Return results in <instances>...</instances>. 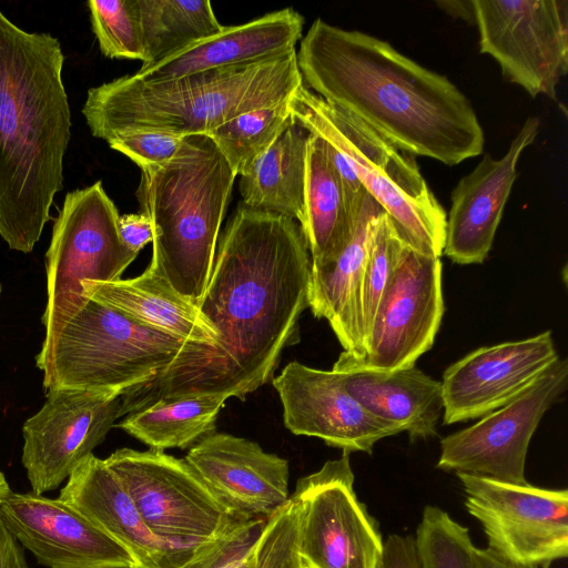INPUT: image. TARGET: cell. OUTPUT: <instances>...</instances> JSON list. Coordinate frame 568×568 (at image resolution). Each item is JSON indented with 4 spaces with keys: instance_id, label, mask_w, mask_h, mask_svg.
I'll return each instance as SVG.
<instances>
[{
    "instance_id": "7bdbcfd3",
    "label": "cell",
    "mask_w": 568,
    "mask_h": 568,
    "mask_svg": "<svg viewBox=\"0 0 568 568\" xmlns=\"http://www.w3.org/2000/svg\"><path fill=\"white\" fill-rule=\"evenodd\" d=\"M1 291H2V288H1V283H0V296H1Z\"/></svg>"
},
{
    "instance_id": "7c38bea8",
    "label": "cell",
    "mask_w": 568,
    "mask_h": 568,
    "mask_svg": "<svg viewBox=\"0 0 568 568\" xmlns=\"http://www.w3.org/2000/svg\"><path fill=\"white\" fill-rule=\"evenodd\" d=\"M480 52L529 95L556 99L568 70L567 0H473Z\"/></svg>"
},
{
    "instance_id": "4fadbf2b",
    "label": "cell",
    "mask_w": 568,
    "mask_h": 568,
    "mask_svg": "<svg viewBox=\"0 0 568 568\" xmlns=\"http://www.w3.org/2000/svg\"><path fill=\"white\" fill-rule=\"evenodd\" d=\"M568 362L560 357L508 404L440 442L437 468L510 484H525L530 439L545 413L567 387Z\"/></svg>"
},
{
    "instance_id": "ab89813d",
    "label": "cell",
    "mask_w": 568,
    "mask_h": 568,
    "mask_svg": "<svg viewBox=\"0 0 568 568\" xmlns=\"http://www.w3.org/2000/svg\"><path fill=\"white\" fill-rule=\"evenodd\" d=\"M474 559L476 568H539L535 566H524L509 562L497 555L493 554L487 548H475Z\"/></svg>"
},
{
    "instance_id": "d4e9b609",
    "label": "cell",
    "mask_w": 568,
    "mask_h": 568,
    "mask_svg": "<svg viewBox=\"0 0 568 568\" xmlns=\"http://www.w3.org/2000/svg\"><path fill=\"white\" fill-rule=\"evenodd\" d=\"M83 295L185 343L213 346L215 334L195 305L150 265L135 277L84 282Z\"/></svg>"
},
{
    "instance_id": "d6a6232c",
    "label": "cell",
    "mask_w": 568,
    "mask_h": 568,
    "mask_svg": "<svg viewBox=\"0 0 568 568\" xmlns=\"http://www.w3.org/2000/svg\"><path fill=\"white\" fill-rule=\"evenodd\" d=\"M404 246L405 243L396 234L384 212L377 220L359 283L358 304L363 347L371 332L381 297Z\"/></svg>"
},
{
    "instance_id": "3957f363",
    "label": "cell",
    "mask_w": 568,
    "mask_h": 568,
    "mask_svg": "<svg viewBox=\"0 0 568 568\" xmlns=\"http://www.w3.org/2000/svg\"><path fill=\"white\" fill-rule=\"evenodd\" d=\"M64 54L50 33L27 32L0 10V236L30 253L63 187L71 111Z\"/></svg>"
},
{
    "instance_id": "44dd1931",
    "label": "cell",
    "mask_w": 568,
    "mask_h": 568,
    "mask_svg": "<svg viewBox=\"0 0 568 568\" xmlns=\"http://www.w3.org/2000/svg\"><path fill=\"white\" fill-rule=\"evenodd\" d=\"M58 497L122 546L139 568H182L199 548L180 551L151 534L118 477L93 454L74 468Z\"/></svg>"
},
{
    "instance_id": "9a60e30c",
    "label": "cell",
    "mask_w": 568,
    "mask_h": 568,
    "mask_svg": "<svg viewBox=\"0 0 568 568\" xmlns=\"http://www.w3.org/2000/svg\"><path fill=\"white\" fill-rule=\"evenodd\" d=\"M440 257L407 244L378 303L359 365L395 371L415 366L435 342L444 315Z\"/></svg>"
},
{
    "instance_id": "f1b7e54d",
    "label": "cell",
    "mask_w": 568,
    "mask_h": 568,
    "mask_svg": "<svg viewBox=\"0 0 568 568\" xmlns=\"http://www.w3.org/2000/svg\"><path fill=\"white\" fill-rule=\"evenodd\" d=\"M144 48L141 68L150 67L222 30L207 0H138Z\"/></svg>"
},
{
    "instance_id": "e0dca14e",
    "label": "cell",
    "mask_w": 568,
    "mask_h": 568,
    "mask_svg": "<svg viewBox=\"0 0 568 568\" xmlns=\"http://www.w3.org/2000/svg\"><path fill=\"white\" fill-rule=\"evenodd\" d=\"M0 515L47 568H139L122 546L59 497L11 491L0 503Z\"/></svg>"
},
{
    "instance_id": "f35d334b",
    "label": "cell",
    "mask_w": 568,
    "mask_h": 568,
    "mask_svg": "<svg viewBox=\"0 0 568 568\" xmlns=\"http://www.w3.org/2000/svg\"><path fill=\"white\" fill-rule=\"evenodd\" d=\"M0 568H32L24 548L7 527L0 515Z\"/></svg>"
},
{
    "instance_id": "1f68e13d",
    "label": "cell",
    "mask_w": 568,
    "mask_h": 568,
    "mask_svg": "<svg viewBox=\"0 0 568 568\" xmlns=\"http://www.w3.org/2000/svg\"><path fill=\"white\" fill-rule=\"evenodd\" d=\"M92 31L110 59L144 60L138 0H90Z\"/></svg>"
},
{
    "instance_id": "74e56055",
    "label": "cell",
    "mask_w": 568,
    "mask_h": 568,
    "mask_svg": "<svg viewBox=\"0 0 568 568\" xmlns=\"http://www.w3.org/2000/svg\"><path fill=\"white\" fill-rule=\"evenodd\" d=\"M381 568H419L414 537L393 534L384 541Z\"/></svg>"
},
{
    "instance_id": "9c48e42d",
    "label": "cell",
    "mask_w": 568,
    "mask_h": 568,
    "mask_svg": "<svg viewBox=\"0 0 568 568\" xmlns=\"http://www.w3.org/2000/svg\"><path fill=\"white\" fill-rule=\"evenodd\" d=\"M104 462L146 528L173 549L191 551L213 541L235 519L185 459L152 448H121Z\"/></svg>"
},
{
    "instance_id": "60d3db41",
    "label": "cell",
    "mask_w": 568,
    "mask_h": 568,
    "mask_svg": "<svg viewBox=\"0 0 568 568\" xmlns=\"http://www.w3.org/2000/svg\"><path fill=\"white\" fill-rule=\"evenodd\" d=\"M436 3L453 18H460L475 24L473 0L470 1H436Z\"/></svg>"
},
{
    "instance_id": "b9f144b4",
    "label": "cell",
    "mask_w": 568,
    "mask_h": 568,
    "mask_svg": "<svg viewBox=\"0 0 568 568\" xmlns=\"http://www.w3.org/2000/svg\"><path fill=\"white\" fill-rule=\"evenodd\" d=\"M9 483L0 469V503L11 493Z\"/></svg>"
},
{
    "instance_id": "cb8c5ba5",
    "label": "cell",
    "mask_w": 568,
    "mask_h": 568,
    "mask_svg": "<svg viewBox=\"0 0 568 568\" xmlns=\"http://www.w3.org/2000/svg\"><path fill=\"white\" fill-rule=\"evenodd\" d=\"M349 395L377 419L407 433L410 440L437 434L443 415L442 383L417 367L395 371L367 368L342 352L333 365Z\"/></svg>"
},
{
    "instance_id": "7402d4cb",
    "label": "cell",
    "mask_w": 568,
    "mask_h": 568,
    "mask_svg": "<svg viewBox=\"0 0 568 568\" xmlns=\"http://www.w3.org/2000/svg\"><path fill=\"white\" fill-rule=\"evenodd\" d=\"M382 206L367 191L352 207L349 225L336 253L325 263L311 265L308 307L325 318L344 351L364 355L358 291Z\"/></svg>"
},
{
    "instance_id": "5bb4252c",
    "label": "cell",
    "mask_w": 568,
    "mask_h": 568,
    "mask_svg": "<svg viewBox=\"0 0 568 568\" xmlns=\"http://www.w3.org/2000/svg\"><path fill=\"white\" fill-rule=\"evenodd\" d=\"M119 390L52 389L22 426L21 462L31 490H55L121 416Z\"/></svg>"
},
{
    "instance_id": "83f0119b",
    "label": "cell",
    "mask_w": 568,
    "mask_h": 568,
    "mask_svg": "<svg viewBox=\"0 0 568 568\" xmlns=\"http://www.w3.org/2000/svg\"><path fill=\"white\" fill-rule=\"evenodd\" d=\"M225 396L187 395L160 398L114 425L152 449H185L215 432Z\"/></svg>"
},
{
    "instance_id": "ffe728a7",
    "label": "cell",
    "mask_w": 568,
    "mask_h": 568,
    "mask_svg": "<svg viewBox=\"0 0 568 568\" xmlns=\"http://www.w3.org/2000/svg\"><path fill=\"white\" fill-rule=\"evenodd\" d=\"M539 128V118H528L500 159L486 153L456 184L446 214L443 250L454 263L480 264L488 256L517 178L519 158L534 143Z\"/></svg>"
},
{
    "instance_id": "6da1fadb",
    "label": "cell",
    "mask_w": 568,
    "mask_h": 568,
    "mask_svg": "<svg viewBox=\"0 0 568 568\" xmlns=\"http://www.w3.org/2000/svg\"><path fill=\"white\" fill-rule=\"evenodd\" d=\"M311 265L296 220L240 202L219 235L211 277L196 306L215 334L214 345L184 343L152 381L121 395V416L160 398L244 400L272 381L284 348L300 341Z\"/></svg>"
},
{
    "instance_id": "603a6c76",
    "label": "cell",
    "mask_w": 568,
    "mask_h": 568,
    "mask_svg": "<svg viewBox=\"0 0 568 568\" xmlns=\"http://www.w3.org/2000/svg\"><path fill=\"white\" fill-rule=\"evenodd\" d=\"M304 17L293 8L266 13L222 30L133 75L145 82H160L192 73L252 63L286 54L295 49L302 37Z\"/></svg>"
},
{
    "instance_id": "ac0fdd59",
    "label": "cell",
    "mask_w": 568,
    "mask_h": 568,
    "mask_svg": "<svg viewBox=\"0 0 568 568\" xmlns=\"http://www.w3.org/2000/svg\"><path fill=\"white\" fill-rule=\"evenodd\" d=\"M272 384L283 405L284 425L295 435L317 437L343 453L372 454L378 440L402 433L363 408L333 369L291 362Z\"/></svg>"
},
{
    "instance_id": "8d00e7d4",
    "label": "cell",
    "mask_w": 568,
    "mask_h": 568,
    "mask_svg": "<svg viewBox=\"0 0 568 568\" xmlns=\"http://www.w3.org/2000/svg\"><path fill=\"white\" fill-rule=\"evenodd\" d=\"M118 229L122 242L138 254L148 243H152V225L142 212L120 215Z\"/></svg>"
},
{
    "instance_id": "5b68a950",
    "label": "cell",
    "mask_w": 568,
    "mask_h": 568,
    "mask_svg": "<svg viewBox=\"0 0 568 568\" xmlns=\"http://www.w3.org/2000/svg\"><path fill=\"white\" fill-rule=\"evenodd\" d=\"M140 170L136 197L153 233L149 265L197 306L236 174L205 134L184 136L172 159Z\"/></svg>"
},
{
    "instance_id": "4316f807",
    "label": "cell",
    "mask_w": 568,
    "mask_h": 568,
    "mask_svg": "<svg viewBox=\"0 0 568 568\" xmlns=\"http://www.w3.org/2000/svg\"><path fill=\"white\" fill-rule=\"evenodd\" d=\"M351 213L324 140L308 133L304 210L300 225L312 266L325 263L336 253L347 232Z\"/></svg>"
},
{
    "instance_id": "8fae6325",
    "label": "cell",
    "mask_w": 568,
    "mask_h": 568,
    "mask_svg": "<svg viewBox=\"0 0 568 568\" xmlns=\"http://www.w3.org/2000/svg\"><path fill=\"white\" fill-rule=\"evenodd\" d=\"M487 549L517 565L548 568L568 555V490L456 474Z\"/></svg>"
},
{
    "instance_id": "d590c367",
    "label": "cell",
    "mask_w": 568,
    "mask_h": 568,
    "mask_svg": "<svg viewBox=\"0 0 568 568\" xmlns=\"http://www.w3.org/2000/svg\"><path fill=\"white\" fill-rule=\"evenodd\" d=\"M182 140L160 132L135 131L120 134L109 140L108 144L141 169L168 162L178 152Z\"/></svg>"
},
{
    "instance_id": "836d02e7",
    "label": "cell",
    "mask_w": 568,
    "mask_h": 568,
    "mask_svg": "<svg viewBox=\"0 0 568 568\" xmlns=\"http://www.w3.org/2000/svg\"><path fill=\"white\" fill-rule=\"evenodd\" d=\"M268 521L270 518H235L217 539L200 546L182 568H256Z\"/></svg>"
},
{
    "instance_id": "d6986e66",
    "label": "cell",
    "mask_w": 568,
    "mask_h": 568,
    "mask_svg": "<svg viewBox=\"0 0 568 568\" xmlns=\"http://www.w3.org/2000/svg\"><path fill=\"white\" fill-rule=\"evenodd\" d=\"M184 459L233 518L268 519L290 500L288 462L255 442L213 432Z\"/></svg>"
},
{
    "instance_id": "e575fe53",
    "label": "cell",
    "mask_w": 568,
    "mask_h": 568,
    "mask_svg": "<svg viewBox=\"0 0 568 568\" xmlns=\"http://www.w3.org/2000/svg\"><path fill=\"white\" fill-rule=\"evenodd\" d=\"M298 508L288 503L270 518L258 547L256 568H303L298 548Z\"/></svg>"
},
{
    "instance_id": "ba28073f",
    "label": "cell",
    "mask_w": 568,
    "mask_h": 568,
    "mask_svg": "<svg viewBox=\"0 0 568 568\" xmlns=\"http://www.w3.org/2000/svg\"><path fill=\"white\" fill-rule=\"evenodd\" d=\"M119 216L101 181L65 194L45 253L44 338L84 305L82 283L118 281L138 256L120 237Z\"/></svg>"
},
{
    "instance_id": "277c9868",
    "label": "cell",
    "mask_w": 568,
    "mask_h": 568,
    "mask_svg": "<svg viewBox=\"0 0 568 568\" xmlns=\"http://www.w3.org/2000/svg\"><path fill=\"white\" fill-rule=\"evenodd\" d=\"M303 83L296 50L252 63L145 82L133 74L91 88L82 114L95 138L150 131L207 134L240 114L283 104Z\"/></svg>"
},
{
    "instance_id": "8992f818",
    "label": "cell",
    "mask_w": 568,
    "mask_h": 568,
    "mask_svg": "<svg viewBox=\"0 0 568 568\" xmlns=\"http://www.w3.org/2000/svg\"><path fill=\"white\" fill-rule=\"evenodd\" d=\"M288 108L297 124L344 158L405 244L426 255H443L446 212L413 155L326 102L304 83L291 97Z\"/></svg>"
},
{
    "instance_id": "2e32d148",
    "label": "cell",
    "mask_w": 568,
    "mask_h": 568,
    "mask_svg": "<svg viewBox=\"0 0 568 568\" xmlns=\"http://www.w3.org/2000/svg\"><path fill=\"white\" fill-rule=\"evenodd\" d=\"M559 358L552 334L477 348L443 374V419L480 418L508 404Z\"/></svg>"
},
{
    "instance_id": "7a4b0ae2",
    "label": "cell",
    "mask_w": 568,
    "mask_h": 568,
    "mask_svg": "<svg viewBox=\"0 0 568 568\" xmlns=\"http://www.w3.org/2000/svg\"><path fill=\"white\" fill-rule=\"evenodd\" d=\"M296 58L306 88L399 150L447 165L483 152L484 130L467 97L388 42L318 18Z\"/></svg>"
},
{
    "instance_id": "30bf717a",
    "label": "cell",
    "mask_w": 568,
    "mask_h": 568,
    "mask_svg": "<svg viewBox=\"0 0 568 568\" xmlns=\"http://www.w3.org/2000/svg\"><path fill=\"white\" fill-rule=\"evenodd\" d=\"M349 454L298 479L297 548L303 568H381L384 541L354 490Z\"/></svg>"
},
{
    "instance_id": "f546056e",
    "label": "cell",
    "mask_w": 568,
    "mask_h": 568,
    "mask_svg": "<svg viewBox=\"0 0 568 568\" xmlns=\"http://www.w3.org/2000/svg\"><path fill=\"white\" fill-rule=\"evenodd\" d=\"M293 121L286 102L240 114L205 135L213 141L236 176H241Z\"/></svg>"
},
{
    "instance_id": "52a82bcc",
    "label": "cell",
    "mask_w": 568,
    "mask_h": 568,
    "mask_svg": "<svg viewBox=\"0 0 568 568\" xmlns=\"http://www.w3.org/2000/svg\"><path fill=\"white\" fill-rule=\"evenodd\" d=\"M184 343L88 298L52 336L43 338L36 365L47 392L124 393L152 381Z\"/></svg>"
},
{
    "instance_id": "484cf974",
    "label": "cell",
    "mask_w": 568,
    "mask_h": 568,
    "mask_svg": "<svg viewBox=\"0 0 568 568\" xmlns=\"http://www.w3.org/2000/svg\"><path fill=\"white\" fill-rule=\"evenodd\" d=\"M308 132L293 121L241 175L242 203L250 209L303 219Z\"/></svg>"
},
{
    "instance_id": "4dcf8cb0",
    "label": "cell",
    "mask_w": 568,
    "mask_h": 568,
    "mask_svg": "<svg viewBox=\"0 0 568 568\" xmlns=\"http://www.w3.org/2000/svg\"><path fill=\"white\" fill-rule=\"evenodd\" d=\"M419 568H476L467 527L436 506H426L414 538Z\"/></svg>"
}]
</instances>
